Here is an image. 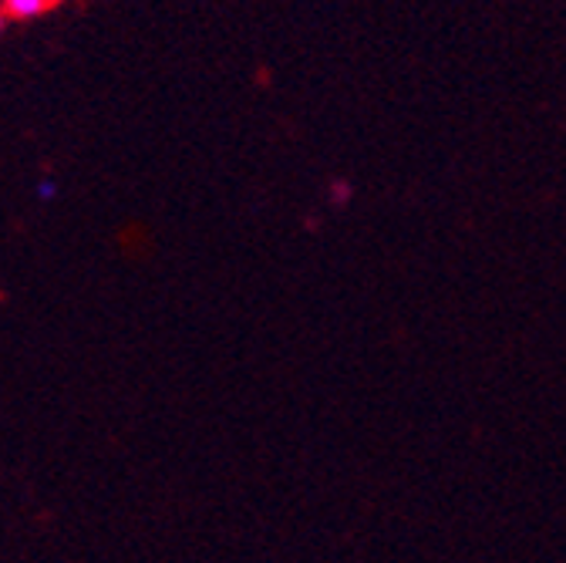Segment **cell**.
<instances>
[{
  "label": "cell",
  "instance_id": "6da1fadb",
  "mask_svg": "<svg viewBox=\"0 0 566 563\" xmlns=\"http://www.w3.org/2000/svg\"><path fill=\"white\" fill-rule=\"evenodd\" d=\"M61 0H4V11L11 18H38L51 8H57Z\"/></svg>",
  "mask_w": 566,
  "mask_h": 563
},
{
  "label": "cell",
  "instance_id": "7a4b0ae2",
  "mask_svg": "<svg viewBox=\"0 0 566 563\" xmlns=\"http://www.w3.org/2000/svg\"><path fill=\"white\" fill-rule=\"evenodd\" d=\"M38 196H41V199H51V196H54V183H51V179H44V183H41V189H38Z\"/></svg>",
  "mask_w": 566,
  "mask_h": 563
}]
</instances>
